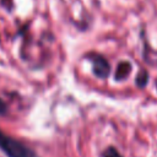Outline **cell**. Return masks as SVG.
Segmentation results:
<instances>
[{"mask_svg": "<svg viewBox=\"0 0 157 157\" xmlns=\"http://www.w3.org/2000/svg\"><path fill=\"white\" fill-rule=\"evenodd\" d=\"M0 150L7 157H38L37 153L20 140L0 130Z\"/></svg>", "mask_w": 157, "mask_h": 157, "instance_id": "1", "label": "cell"}, {"mask_svg": "<svg viewBox=\"0 0 157 157\" xmlns=\"http://www.w3.org/2000/svg\"><path fill=\"white\" fill-rule=\"evenodd\" d=\"M91 60H92V70L94 76L99 78H107L110 74V65L107 61V59L102 55L93 54L91 56Z\"/></svg>", "mask_w": 157, "mask_h": 157, "instance_id": "2", "label": "cell"}, {"mask_svg": "<svg viewBox=\"0 0 157 157\" xmlns=\"http://www.w3.org/2000/svg\"><path fill=\"white\" fill-rule=\"evenodd\" d=\"M131 64L129 63V61H124V63H120L119 65H118V67H117V71H115V78L117 80H123V78H125L129 74H130V71H131Z\"/></svg>", "mask_w": 157, "mask_h": 157, "instance_id": "3", "label": "cell"}, {"mask_svg": "<svg viewBox=\"0 0 157 157\" xmlns=\"http://www.w3.org/2000/svg\"><path fill=\"white\" fill-rule=\"evenodd\" d=\"M103 157H123V156H121V153L114 146H109V147H107L104 150Z\"/></svg>", "mask_w": 157, "mask_h": 157, "instance_id": "4", "label": "cell"}, {"mask_svg": "<svg viewBox=\"0 0 157 157\" xmlns=\"http://www.w3.org/2000/svg\"><path fill=\"white\" fill-rule=\"evenodd\" d=\"M147 78H148L147 72H146V71H141V72L137 75V77H136V82H137L139 86H145L146 82H147Z\"/></svg>", "mask_w": 157, "mask_h": 157, "instance_id": "5", "label": "cell"}, {"mask_svg": "<svg viewBox=\"0 0 157 157\" xmlns=\"http://www.w3.org/2000/svg\"><path fill=\"white\" fill-rule=\"evenodd\" d=\"M6 112V105H5V102L0 98V114H4Z\"/></svg>", "mask_w": 157, "mask_h": 157, "instance_id": "6", "label": "cell"}]
</instances>
